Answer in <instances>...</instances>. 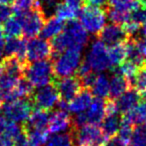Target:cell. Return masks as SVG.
Returning <instances> with one entry per match:
<instances>
[{"instance_id": "cell-1", "label": "cell", "mask_w": 146, "mask_h": 146, "mask_svg": "<svg viewBox=\"0 0 146 146\" xmlns=\"http://www.w3.org/2000/svg\"><path fill=\"white\" fill-rule=\"evenodd\" d=\"M89 36L82 25L76 20H69L64 25L63 30L52 38V49L54 58L59 53L63 52L66 49H76L82 51L87 45Z\"/></svg>"}, {"instance_id": "cell-2", "label": "cell", "mask_w": 146, "mask_h": 146, "mask_svg": "<svg viewBox=\"0 0 146 146\" xmlns=\"http://www.w3.org/2000/svg\"><path fill=\"white\" fill-rule=\"evenodd\" d=\"M23 77H25L33 87L37 88L53 83L55 78L52 61L39 60L27 63L23 71Z\"/></svg>"}, {"instance_id": "cell-3", "label": "cell", "mask_w": 146, "mask_h": 146, "mask_svg": "<svg viewBox=\"0 0 146 146\" xmlns=\"http://www.w3.org/2000/svg\"><path fill=\"white\" fill-rule=\"evenodd\" d=\"M54 78L72 76L77 72L81 63V51L76 49H66L52 59Z\"/></svg>"}, {"instance_id": "cell-4", "label": "cell", "mask_w": 146, "mask_h": 146, "mask_svg": "<svg viewBox=\"0 0 146 146\" xmlns=\"http://www.w3.org/2000/svg\"><path fill=\"white\" fill-rule=\"evenodd\" d=\"M70 132L74 146H88L92 144L102 145L106 140L100 127L96 124L87 123L80 127L72 128Z\"/></svg>"}, {"instance_id": "cell-5", "label": "cell", "mask_w": 146, "mask_h": 146, "mask_svg": "<svg viewBox=\"0 0 146 146\" xmlns=\"http://www.w3.org/2000/svg\"><path fill=\"white\" fill-rule=\"evenodd\" d=\"M80 24L87 32L97 35L102 28L105 26L106 13L99 7L86 5L80 9L78 14Z\"/></svg>"}, {"instance_id": "cell-6", "label": "cell", "mask_w": 146, "mask_h": 146, "mask_svg": "<svg viewBox=\"0 0 146 146\" xmlns=\"http://www.w3.org/2000/svg\"><path fill=\"white\" fill-rule=\"evenodd\" d=\"M32 109V102L26 98L3 102L1 105L3 116L6 119L16 123H24L30 116Z\"/></svg>"}, {"instance_id": "cell-7", "label": "cell", "mask_w": 146, "mask_h": 146, "mask_svg": "<svg viewBox=\"0 0 146 146\" xmlns=\"http://www.w3.org/2000/svg\"><path fill=\"white\" fill-rule=\"evenodd\" d=\"M84 60L87 62L93 72H103L107 69H110L107 47L99 39L92 42Z\"/></svg>"}, {"instance_id": "cell-8", "label": "cell", "mask_w": 146, "mask_h": 146, "mask_svg": "<svg viewBox=\"0 0 146 146\" xmlns=\"http://www.w3.org/2000/svg\"><path fill=\"white\" fill-rule=\"evenodd\" d=\"M59 99L60 97H59L58 91L53 83L39 87L30 96L32 105L35 108L44 110L52 109L54 106H56Z\"/></svg>"}, {"instance_id": "cell-9", "label": "cell", "mask_w": 146, "mask_h": 146, "mask_svg": "<svg viewBox=\"0 0 146 146\" xmlns=\"http://www.w3.org/2000/svg\"><path fill=\"white\" fill-rule=\"evenodd\" d=\"M53 49L51 42L44 38H31L26 42L27 62L39 60H52Z\"/></svg>"}, {"instance_id": "cell-10", "label": "cell", "mask_w": 146, "mask_h": 146, "mask_svg": "<svg viewBox=\"0 0 146 146\" xmlns=\"http://www.w3.org/2000/svg\"><path fill=\"white\" fill-rule=\"evenodd\" d=\"M19 17L22 21V33L26 38L29 39L34 38L35 36L40 34L41 29L46 20L44 14L38 6Z\"/></svg>"}, {"instance_id": "cell-11", "label": "cell", "mask_w": 146, "mask_h": 146, "mask_svg": "<svg viewBox=\"0 0 146 146\" xmlns=\"http://www.w3.org/2000/svg\"><path fill=\"white\" fill-rule=\"evenodd\" d=\"M53 84L58 91L59 97L69 102L82 89L80 80L77 76H68L63 78H55Z\"/></svg>"}, {"instance_id": "cell-12", "label": "cell", "mask_w": 146, "mask_h": 146, "mask_svg": "<svg viewBox=\"0 0 146 146\" xmlns=\"http://www.w3.org/2000/svg\"><path fill=\"white\" fill-rule=\"evenodd\" d=\"M97 37L100 41L108 46L125 42L129 38L122 25H118L115 23L105 25L97 34Z\"/></svg>"}, {"instance_id": "cell-13", "label": "cell", "mask_w": 146, "mask_h": 146, "mask_svg": "<svg viewBox=\"0 0 146 146\" xmlns=\"http://www.w3.org/2000/svg\"><path fill=\"white\" fill-rule=\"evenodd\" d=\"M72 120L67 111L57 109L49 114V121L47 129L51 133H65L72 130Z\"/></svg>"}, {"instance_id": "cell-14", "label": "cell", "mask_w": 146, "mask_h": 146, "mask_svg": "<svg viewBox=\"0 0 146 146\" xmlns=\"http://www.w3.org/2000/svg\"><path fill=\"white\" fill-rule=\"evenodd\" d=\"M49 121L48 110L35 108L34 111L31 112L28 119L23 123V130L25 132L33 131V130H44L47 129Z\"/></svg>"}, {"instance_id": "cell-15", "label": "cell", "mask_w": 146, "mask_h": 146, "mask_svg": "<svg viewBox=\"0 0 146 146\" xmlns=\"http://www.w3.org/2000/svg\"><path fill=\"white\" fill-rule=\"evenodd\" d=\"M92 93L88 88H82L70 101L68 102V111L72 114L81 113L87 110L92 101Z\"/></svg>"}, {"instance_id": "cell-16", "label": "cell", "mask_w": 146, "mask_h": 146, "mask_svg": "<svg viewBox=\"0 0 146 146\" xmlns=\"http://www.w3.org/2000/svg\"><path fill=\"white\" fill-rule=\"evenodd\" d=\"M5 56H14L20 61L27 63L26 60V42L18 37L8 38L4 44Z\"/></svg>"}, {"instance_id": "cell-17", "label": "cell", "mask_w": 146, "mask_h": 146, "mask_svg": "<svg viewBox=\"0 0 146 146\" xmlns=\"http://www.w3.org/2000/svg\"><path fill=\"white\" fill-rule=\"evenodd\" d=\"M140 99H141V95L134 88H130L114 100L119 113L124 114L129 111L131 108H133L140 101Z\"/></svg>"}, {"instance_id": "cell-18", "label": "cell", "mask_w": 146, "mask_h": 146, "mask_svg": "<svg viewBox=\"0 0 146 146\" xmlns=\"http://www.w3.org/2000/svg\"><path fill=\"white\" fill-rule=\"evenodd\" d=\"M88 123L99 125L103 118L105 117V101L103 98H94L92 99L89 107L85 111Z\"/></svg>"}, {"instance_id": "cell-19", "label": "cell", "mask_w": 146, "mask_h": 146, "mask_svg": "<svg viewBox=\"0 0 146 146\" xmlns=\"http://www.w3.org/2000/svg\"><path fill=\"white\" fill-rule=\"evenodd\" d=\"M131 83L119 73L113 72L111 79L109 80V95L111 99H116L125 91L130 89Z\"/></svg>"}, {"instance_id": "cell-20", "label": "cell", "mask_w": 146, "mask_h": 146, "mask_svg": "<svg viewBox=\"0 0 146 146\" xmlns=\"http://www.w3.org/2000/svg\"><path fill=\"white\" fill-rule=\"evenodd\" d=\"M122 119L131 125H140L146 122V101H139L133 108L123 114Z\"/></svg>"}, {"instance_id": "cell-21", "label": "cell", "mask_w": 146, "mask_h": 146, "mask_svg": "<svg viewBox=\"0 0 146 146\" xmlns=\"http://www.w3.org/2000/svg\"><path fill=\"white\" fill-rule=\"evenodd\" d=\"M125 42L117 43V44L111 45V46H109V48H107L110 69H112V70L117 66H119L123 61H125L126 56H127Z\"/></svg>"}, {"instance_id": "cell-22", "label": "cell", "mask_w": 146, "mask_h": 146, "mask_svg": "<svg viewBox=\"0 0 146 146\" xmlns=\"http://www.w3.org/2000/svg\"><path fill=\"white\" fill-rule=\"evenodd\" d=\"M64 23L62 20L57 18L56 16L49 17L47 20H45V23L41 29V38L44 39H52L56 35H58L64 28Z\"/></svg>"}, {"instance_id": "cell-23", "label": "cell", "mask_w": 146, "mask_h": 146, "mask_svg": "<svg viewBox=\"0 0 146 146\" xmlns=\"http://www.w3.org/2000/svg\"><path fill=\"white\" fill-rule=\"evenodd\" d=\"M120 124H121V117L119 114H110L105 115L103 120L101 121V129L103 135L105 138H110L112 136H115L119 130Z\"/></svg>"}, {"instance_id": "cell-24", "label": "cell", "mask_w": 146, "mask_h": 146, "mask_svg": "<svg viewBox=\"0 0 146 146\" xmlns=\"http://www.w3.org/2000/svg\"><path fill=\"white\" fill-rule=\"evenodd\" d=\"M92 95L98 98H106L109 95V79L105 74L95 76L91 87L89 88Z\"/></svg>"}, {"instance_id": "cell-25", "label": "cell", "mask_w": 146, "mask_h": 146, "mask_svg": "<svg viewBox=\"0 0 146 146\" xmlns=\"http://www.w3.org/2000/svg\"><path fill=\"white\" fill-rule=\"evenodd\" d=\"M3 35L7 38H14L19 37L22 34V21L19 16L14 15L6 20L3 25Z\"/></svg>"}, {"instance_id": "cell-26", "label": "cell", "mask_w": 146, "mask_h": 146, "mask_svg": "<svg viewBox=\"0 0 146 146\" xmlns=\"http://www.w3.org/2000/svg\"><path fill=\"white\" fill-rule=\"evenodd\" d=\"M72 136L71 132L65 133H54L48 136L43 146H72Z\"/></svg>"}, {"instance_id": "cell-27", "label": "cell", "mask_w": 146, "mask_h": 146, "mask_svg": "<svg viewBox=\"0 0 146 146\" xmlns=\"http://www.w3.org/2000/svg\"><path fill=\"white\" fill-rule=\"evenodd\" d=\"M139 69H140L139 67H138L137 65L134 64L133 62H131V61H129V60H126V61H123L119 66L114 68L113 71L115 73L121 74V75L124 76L126 79L129 80L130 83H131L132 79H133L134 76L136 75V73L138 72Z\"/></svg>"}, {"instance_id": "cell-28", "label": "cell", "mask_w": 146, "mask_h": 146, "mask_svg": "<svg viewBox=\"0 0 146 146\" xmlns=\"http://www.w3.org/2000/svg\"><path fill=\"white\" fill-rule=\"evenodd\" d=\"M12 12L17 16H22L38 6L37 0H14Z\"/></svg>"}, {"instance_id": "cell-29", "label": "cell", "mask_w": 146, "mask_h": 146, "mask_svg": "<svg viewBox=\"0 0 146 146\" xmlns=\"http://www.w3.org/2000/svg\"><path fill=\"white\" fill-rule=\"evenodd\" d=\"M129 146H146V125H136L132 130L129 139Z\"/></svg>"}, {"instance_id": "cell-30", "label": "cell", "mask_w": 146, "mask_h": 146, "mask_svg": "<svg viewBox=\"0 0 146 146\" xmlns=\"http://www.w3.org/2000/svg\"><path fill=\"white\" fill-rule=\"evenodd\" d=\"M138 0H108V7L113 9H117L120 11L130 13L132 10L139 6Z\"/></svg>"}, {"instance_id": "cell-31", "label": "cell", "mask_w": 146, "mask_h": 146, "mask_svg": "<svg viewBox=\"0 0 146 146\" xmlns=\"http://www.w3.org/2000/svg\"><path fill=\"white\" fill-rule=\"evenodd\" d=\"M131 87L134 88L140 95L146 92V68L142 67L138 70L131 81Z\"/></svg>"}, {"instance_id": "cell-32", "label": "cell", "mask_w": 146, "mask_h": 146, "mask_svg": "<svg viewBox=\"0 0 146 146\" xmlns=\"http://www.w3.org/2000/svg\"><path fill=\"white\" fill-rule=\"evenodd\" d=\"M78 15V12L74 11L73 9H71L69 6H67L65 3H59L58 6L55 9L54 16H56L57 18H59L62 21H69L75 19V17Z\"/></svg>"}, {"instance_id": "cell-33", "label": "cell", "mask_w": 146, "mask_h": 146, "mask_svg": "<svg viewBox=\"0 0 146 146\" xmlns=\"http://www.w3.org/2000/svg\"><path fill=\"white\" fill-rule=\"evenodd\" d=\"M38 7L42 13L46 17H51L54 15L55 9L58 6L59 3H61V0H37Z\"/></svg>"}, {"instance_id": "cell-34", "label": "cell", "mask_w": 146, "mask_h": 146, "mask_svg": "<svg viewBox=\"0 0 146 146\" xmlns=\"http://www.w3.org/2000/svg\"><path fill=\"white\" fill-rule=\"evenodd\" d=\"M128 19L139 26L143 25L146 22V8L139 5L137 8H135L130 12Z\"/></svg>"}, {"instance_id": "cell-35", "label": "cell", "mask_w": 146, "mask_h": 146, "mask_svg": "<svg viewBox=\"0 0 146 146\" xmlns=\"http://www.w3.org/2000/svg\"><path fill=\"white\" fill-rule=\"evenodd\" d=\"M132 130H133V125H131L129 122L125 121V120H123L121 118V124H120L119 130H118L116 135L120 139H122L124 142H126L128 144L129 143V139H130V136H131Z\"/></svg>"}, {"instance_id": "cell-36", "label": "cell", "mask_w": 146, "mask_h": 146, "mask_svg": "<svg viewBox=\"0 0 146 146\" xmlns=\"http://www.w3.org/2000/svg\"><path fill=\"white\" fill-rule=\"evenodd\" d=\"M12 13V8H10L8 5L0 4V24H2L6 20H8Z\"/></svg>"}, {"instance_id": "cell-37", "label": "cell", "mask_w": 146, "mask_h": 146, "mask_svg": "<svg viewBox=\"0 0 146 146\" xmlns=\"http://www.w3.org/2000/svg\"><path fill=\"white\" fill-rule=\"evenodd\" d=\"M102 146H129L126 142H124L122 139H120L117 135L112 136L110 138H107L105 140Z\"/></svg>"}, {"instance_id": "cell-38", "label": "cell", "mask_w": 146, "mask_h": 146, "mask_svg": "<svg viewBox=\"0 0 146 146\" xmlns=\"http://www.w3.org/2000/svg\"><path fill=\"white\" fill-rule=\"evenodd\" d=\"M64 3L71 9L78 12L84 5V0H64Z\"/></svg>"}, {"instance_id": "cell-39", "label": "cell", "mask_w": 146, "mask_h": 146, "mask_svg": "<svg viewBox=\"0 0 146 146\" xmlns=\"http://www.w3.org/2000/svg\"><path fill=\"white\" fill-rule=\"evenodd\" d=\"M134 41L137 46V49L139 52L141 53L142 56L145 58L146 57V37L145 38H138V37H134Z\"/></svg>"}, {"instance_id": "cell-40", "label": "cell", "mask_w": 146, "mask_h": 146, "mask_svg": "<svg viewBox=\"0 0 146 146\" xmlns=\"http://www.w3.org/2000/svg\"><path fill=\"white\" fill-rule=\"evenodd\" d=\"M84 3H86L87 5H91L94 7H106L108 4V0H84Z\"/></svg>"}, {"instance_id": "cell-41", "label": "cell", "mask_w": 146, "mask_h": 146, "mask_svg": "<svg viewBox=\"0 0 146 146\" xmlns=\"http://www.w3.org/2000/svg\"><path fill=\"white\" fill-rule=\"evenodd\" d=\"M14 0H0V4H5V5H8L11 4Z\"/></svg>"}, {"instance_id": "cell-42", "label": "cell", "mask_w": 146, "mask_h": 146, "mask_svg": "<svg viewBox=\"0 0 146 146\" xmlns=\"http://www.w3.org/2000/svg\"><path fill=\"white\" fill-rule=\"evenodd\" d=\"M142 34L146 37V22L143 24V28H142Z\"/></svg>"}, {"instance_id": "cell-43", "label": "cell", "mask_w": 146, "mask_h": 146, "mask_svg": "<svg viewBox=\"0 0 146 146\" xmlns=\"http://www.w3.org/2000/svg\"><path fill=\"white\" fill-rule=\"evenodd\" d=\"M0 37H4V35H3V31H2V28H1V26H0Z\"/></svg>"}, {"instance_id": "cell-44", "label": "cell", "mask_w": 146, "mask_h": 146, "mask_svg": "<svg viewBox=\"0 0 146 146\" xmlns=\"http://www.w3.org/2000/svg\"><path fill=\"white\" fill-rule=\"evenodd\" d=\"M2 75V67H1V65H0V76Z\"/></svg>"}, {"instance_id": "cell-45", "label": "cell", "mask_w": 146, "mask_h": 146, "mask_svg": "<svg viewBox=\"0 0 146 146\" xmlns=\"http://www.w3.org/2000/svg\"><path fill=\"white\" fill-rule=\"evenodd\" d=\"M141 96H143V98H144V99H145V101H146V92H145V93H143V94H142Z\"/></svg>"}, {"instance_id": "cell-46", "label": "cell", "mask_w": 146, "mask_h": 146, "mask_svg": "<svg viewBox=\"0 0 146 146\" xmlns=\"http://www.w3.org/2000/svg\"><path fill=\"white\" fill-rule=\"evenodd\" d=\"M88 146H102V145H99V144H92V145H88Z\"/></svg>"}, {"instance_id": "cell-47", "label": "cell", "mask_w": 146, "mask_h": 146, "mask_svg": "<svg viewBox=\"0 0 146 146\" xmlns=\"http://www.w3.org/2000/svg\"><path fill=\"white\" fill-rule=\"evenodd\" d=\"M144 67L146 68V57L144 58Z\"/></svg>"}, {"instance_id": "cell-48", "label": "cell", "mask_w": 146, "mask_h": 146, "mask_svg": "<svg viewBox=\"0 0 146 146\" xmlns=\"http://www.w3.org/2000/svg\"><path fill=\"white\" fill-rule=\"evenodd\" d=\"M145 123H146V122H145ZM145 125H146V124H145Z\"/></svg>"}]
</instances>
